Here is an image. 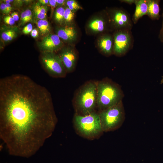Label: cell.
Instances as JSON below:
<instances>
[{
    "label": "cell",
    "instance_id": "3",
    "mask_svg": "<svg viewBox=\"0 0 163 163\" xmlns=\"http://www.w3.org/2000/svg\"><path fill=\"white\" fill-rule=\"evenodd\" d=\"M97 94L98 111L117 104L124 96L120 86L108 78L97 82Z\"/></svg>",
    "mask_w": 163,
    "mask_h": 163
},
{
    "label": "cell",
    "instance_id": "15",
    "mask_svg": "<svg viewBox=\"0 0 163 163\" xmlns=\"http://www.w3.org/2000/svg\"><path fill=\"white\" fill-rule=\"evenodd\" d=\"M148 11L147 15L152 20H158L160 14V0H147Z\"/></svg>",
    "mask_w": 163,
    "mask_h": 163
},
{
    "label": "cell",
    "instance_id": "18",
    "mask_svg": "<svg viewBox=\"0 0 163 163\" xmlns=\"http://www.w3.org/2000/svg\"><path fill=\"white\" fill-rule=\"evenodd\" d=\"M65 8L59 6L56 8L54 14V19L58 24H62L64 23V15Z\"/></svg>",
    "mask_w": 163,
    "mask_h": 163
},
{
    "label": "cell",
    "instance_id": "16",
    "mask_svg": "<svg viewBox=\"0 0 163 163\" xmlns=\"http://www.w3.org/2000/svg\"><path fill=\"white\" fill-rule=\"evenodd\" d=\"M48 8L39 2L36 3L33 6L34 16L37 20L45 19L47 15Z\"/></svg>",
    "mask_w": 163,
    "mask_h": 163
},
{
    "label": "cell",
    "instance_id": "12",
    "mask_svg": "<svg viewBox=\"0 0 163 163\" xmlns=\"http://www.w3.org/2000/svg\"><path fill=\"white\" fill-rule=\"evenodd\" d=\"M97 45L100 51L104 55L109 56L113 54V35L106 33L103 34L99 38Z\"/></svg>",
    "mask_w": 163,
    "mask_h": 163
},
{
    "label": "cell",
    "instance_id": "22",
    "mask_svg": "<svg viewBox=\"0 0 163 163\" xmlns=\"http://www.w3.org/2000/svg\"><path fill=\"white\" fill-rule=\"evenodd\" d=\"M66 4L67 7L74 12L83 8L78 2L75 0L66 1Z\"/></svg>",
    "mask_w": 163,
    "mask_h": 163
},
{
    "label": "cell",
    "instance_id": "28",
    "mask_svg": "<svg viewBox=\"0 0 163 163\" xmlns=\"http://www.w3.org/2000/svg\"><path fill=\"white\" fill-rule=\"evenodd\" d=\"M30 34L33 38H37L39 36L38 31L36 29H34L31 31Z\"/></svg>",
    "mask_w": 163,
    "mask_h": 163
},
{
    "label": "cell",
    "instance_id": "30",
    "mask_svg": "<svg viewBox=\"0 0 163 163\" xmlns=\"http://www.w3.org/2000/svg\"><path fill=\"white\" fill-rule=\"evenodd\" d=\"M136 0H121L120 1L129 5H132L135 3Z\"/></svg>",
    "mask_w": 163,
    "mask_h": 163
},
{
    "label": "cell",
    "instance_id": "32",
    "mask_svg": "<svg viewBox=\"0 0 163 163\" xmlns=\"http://www.w3.org/2000/svg\"><path fill=\"white\" fill-rule=\"evenodd\" d=\"M39 3L43 5H46L49 4V0H39L38 1Z\"/></svg>",
    "mask_w": 163,
    "mask_h": 163
},
{
    "label": "cell",
    "instance_id": "20",
    "mask_svg": "<svg viewBox=\"0 0 163 163\" xmlns=\"http://www.w3.org/2000/svg\"><path fill=\"white\" fill-rule=\"evenodd\" d=\"M32 13L31 10L27 9L21 13V24L23 25L32 21Z\"/></svg>",
    "mask_w": 163,
    "mask_h": 163
},
{
    "label": "cell",
    "instance_id": "5",
    "mask_svg": "<svg viewBox=\"0 0 163 163\" xmlns=\"http://www.w3.org/2000/svg\"><path fill=\"white\" fill-rule=\"evenodd\" d=\"M97 112L103 132L112 131L117 129L122 126L125 119L122 101Z\"/></svg>",
    "mask_w": 163,
    "mask_h": 163
},
{
    "label": "cell",
    "instance_id": "25",
    "mask_svg": "<svg viewBox=\"0 0 163 163\" xmlns=\"http://www.w3.org/2000/svg\"><path fill=\"white\" fill-rule=\"evenodd\" d=\"M49 5L51 8V14H53L55 8L57 6V4L56 0H49Z\"/></svg>",
    "mask_w": 163,
    "mask_h": 163
},
{
    "label": "cell",
    "instance_id": "33",
    "mask_svg": "<svg viewBox=\"0 0 163 163\" xmlns=\"http://www.w3.org/2000/svg\"><path fill=\"white\" fill-rule=\"evenodd\" d=\"M8 13H9L12 10V7L10 4L5 3Z\"/></svg>",
    "mask_w": 163,
    "mask_h": 163
},
{
    "label": "cell",
    "instance_id": "9",
    "mask_svg": "<svg viewBox=\"0 0 163 163\" xmlns=\"http://www.w3.org/2000/svg\"><path fill=\"white\" fill-rule=\"evenodd\" d=\"M58 55L67 73L73 72L77 59V55L74 50L71 47L63 48Z\"/></svg>",
    "mask_w": 163,
    "mask_h": 163
},
{
    "label": "cell",
    "instance_id": "14",
    "mask_svg": "<svg viewBox=\"0 0 163 163\" xmlns=\"http://www.w3.org/2000/svg\"><path fill=\"white\" fill-rule=\"evenodd\" d=\"M134 12L132 18L133 22L136 24L141 18L147 15L148 11L147 0H136Z\"/></svg>",
    "mask_w": 163,
    "mask_h": 163
},
{
    "label": "cell",
    "instance_id": "8",
    "mask_svg": "<svg viewBox=\"0 0 163 163\" xmlns=\"http://www.w3.org/2000/svg\"><path fill=\"white\" fill-rule=\"evenodd\" d=\"M107 14L110 28L115 31L131 30L133 23L129 14L125 10L115 8L110 10Z\"/></svg>",
    "mask_w": 163,
    "mask_h": 163
},
{
    "label": "cell",
    "instance_id": "6",
    "mask_svg": "<svg viewBox=\"0 0 163 163\" xmlns=\"http://www.w3.org/2000/svg\"><path fill=\"white\" fill-rule=\"evenodd\" d=\"M40 59L44 69L50 76L55 78L66 77L67 73L58 54L42 52Z\"/></svg>",
    "mask_w": 163,
    "mask_h": 163
},
{
    "label": "cell",
    "instance_id": "31",
    "mask_svg": "<svg viewBox=\"0 0 163 163\" xmlns=\"http://www.w3.org/2000/svg\"><path fill=\"white\" fill-rule=\"evenodd\" d=\"M57 5L62 6L66 3V1L64 0H56Z\"/></svg>",
    "mask_w": 163,
    "mask_h": 163
},
{
    "label": "cell",
    "instance_id": "17",
    "mask_svg": "<svg viewBox=\"0 0 163 163\" xmlns=\"http://www.w3.org/2000/svg\"><path fill=\"white\" fill-rule=\"evenodd\" d=\"M37 25L41 36L44 37L50 34L51 27L49 22L46 20H38L37 22Z\"/></svg>",
    "mask_w": 163,
    "mask_h": 163
},
{
    "label": "cell",
    "instance_id": "23",
    "mask_svg": "<svg viewBox=\"0 0 163 163\" xmlns=\"http://www.w3.org/2000/svg\"><path fill=\"white\" fill-rule=\"evenodd\" d=\"M33 30V26L31 23H29L23 29L22 32L24 34H27L31 33Z\"/></svg>",
    "mask_w": 163,
    "mask_h": 163
},
{
    "label": "cell",
    "instance_id": "21",
    "mask_svg": "<svg viewBox=\"0 0 163 163\" xmlns=\"http://www.w3.org/2000/svg\"><path fill=\"white\" fill-rule=\"evenodd\" d=\"M16 32L13 29H10L6 30L1 34L2 39L6 42L11 41L15 37Z\"/></svg>",
    "mask_w": 163,
    "mask_h": 163
},
{
    "label": "cell",
    "instance_id": "19",
    "mask_svg": "<svg viewBox=\"0 0 163 163\" xmlns=\"http://www.w3.org/2000/svg\"><path fill=\"white\" fill-rule=\"evenodd\" d=\"M75 12L66 7L65 8L64 15V23L65 25H72L75 16Z\"/></svg>",
    "mask_w": 163,
    "mask_h": 163
},
{
    "label": "cell",
    "instance_id": "4",
    "mask_svg": "<svg viewBox=\"0 0 163 163\" xmlns=\"http://www.w3.org/2000/svg\"><path fill=\"white\" fill-rule=\"evenodd\" d=\"M73 121L77 132L88 139H96L104 132L99 115L96 111L85 115L75 113Z\"/></svg>",
    "mask_w": 163,
    "mask_h": 163
},
{
    "label": "cell",
    "instance_id": "24",
    "mask_svg": "<svg viewBox=\"0 0 163 163\" xmlns=\"http://www.w3.org/2000/svg\"><path fill=\"white\" fill-rule=\"evenodd\" d=\"M4 21L5 24L11 26L13 25L15 22L14 20L10 16H5L4 18Z\"/></svg>",
    "mask_w": 163,
    "mask_h": 163
},
{
    "label": "cell",
    "instance_id": "27",
    "mask_svg": "<svg viewBox=\"0 0 163 163\" xmlns=\"http://www.w3.org/2000/svg\"><path fill=\"white\" fill-rule=\"evenodd\" d=\"M0 8L1 11L3 14H7L8 13L5 3H2L0 4Z\"/></svg>",
    "mask_w": 163,
    "mask_h": 163
},
{
    "label": "cell",
    "instance_id": "7",
    "mask_svg": "<svg viewBox=\"0 0 163 163\" xmlns=\"http://www.w3.org/2000/svg\"><path fill=\"white\" fill-rule=\"evenodd\" d=\"M113 37V53L115 55L123 56L133 47L134 40L131 30L123 29L115 30Z\"/></svg>",
    "mask_w": 163,
    "mask_h": 163
},
{
    "label": "cell",
    "instance_id": "13",
    "mask_svg": "<svg viewBox=\"0 0 163 163\" xmlns=\"http://www.w3.org/2000/svg\"><path fill=\"white\" fill-rule=\"evenodd\" d=\"M56 33L60 39L69 43L75 41L77 36L76 30L72 24L58 27Z\"/></svg>",
    "mask_w": 163,
    "mask_h": 163
},
{
    "label": "cell",
    "instance_id": "11",
    "mask_svg": "<svg viewBox=\"0 0 163 163\" xmlns=\"http://www.w3.org/2000/svg\"><path fill=\"white\" fill-rule=\"evenodd\" d=\"M87 28L89 31L93 34L106 31L110 28L107 14L105 16H99L91 18L87 24Z\"/></svg>",
    "mask_w": 163,
    "mask_h": 163
},
{
    "label": "cell",
    "instance_id": "2",
    "mask_svg": "<svg viewBox=\"0 0 163 163\" xmlns=\"http://www.w3.org/2000/svg\"><path fill=\"white\" fill-rule=\"evenodd\" d=\"M97 82H86L77 90L72 100L75 113L85 115L96 111L97 109Z\"/></svg>",
    "mask_w": 163,
    "mask_h": 163
},
{
    "label": "cell",
    "instance_id": "26",
    "mask_svg": "<svg viewBox=\"0 0 163 163\" xmlns=\"http://www.w3.org/2000/svg\"><path fill=\"white\" fill-rule=\"evenodd\" d=\"M162 16V24L161 28L159 31L158 35V38L161 42L163 43V10Z\"/></svg>",
    "mask_w": 163,
    "mask_h": 163
},
{
    "label": "cell",
    "instance_id": "10",
    "mask_svg": "<svg viewBox=\"0 0 163 163\" xmlns=\"http://www.w3.org/2000/svg\"><path fill=\"white\" fill-rule=\"evenodd\" d=\"M63 43L56 34H50L44 37L40 43L43 52L55 53L60 50Z\"/></svg>",
    "mask_w": 163,
    "mask_h": 163
},
{
    "label": "cell",
    "instance_id": "1",
    "mask_svg": "<svg viewBox=\"0 0 163 163\" xmlns=\"http://www.w3.org/2000/svg\"><path fill=\"white\" fill-rule=\"evenodd\" d=\"M57 121L45 87L21 74L0 79V136L11 154L35 153L52 135Z\"/></svg>",
    "mask_w": 163,
    "mask_h": 163
},
{
    "label": "cell",
    "instance_id": "29",
    "mask_svg": "<svg viewBox=\"0 0 163 163\" xmlns=\"http://www.w3.org/2000/svg\"><path fill=\"white\" fill-rule=\"evenodd\" d=\"M11 16L13 19L15 21H17L19 19V16L18 13L17 12H14L11 14Z\"/></svg>",
    "mask_w": 163,
    "mask_h": 163
}]
</instances>
